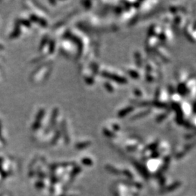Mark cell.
Returning <instances> with one entry per match:
<instances>
[{
  "instance_id": "obj_1",
  "label": "cell",
  "mask_w": 196,
  "mask_h": 196,
  "mask_svg": "<svg viewBox=\"0 0 196 196\" xmlns=\"http://www.w3.org/2000/svg\"><path fill=\"white\" fill-rule=\"evenodd\" d=\"M180 185H181V183L180 182H174L173 185L169 186L168 187H166L165 189H163V190L161 191V193H166V192H171V191L174 190L175 189L178 188Z\"/></svg>"
},
{
  "instance_id": "obj_2",
  "label": "cell",
  "mask_w": 196,
  "mask_h": 196,
  "mask_svg": "<svg viewBox=\"0 0 196 196\" xmlns=\"http://www.w3.org/2000/svg\"><path fill=\"white\" fill-rule=\"evenodd\" d=\"M124 174H126V175L127 176V177H132V174H130L129 172H127V171H126V172H124Z\"/></svg>"
}]
</instances>
